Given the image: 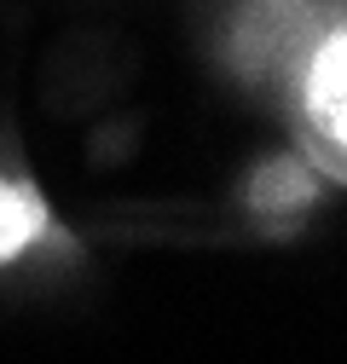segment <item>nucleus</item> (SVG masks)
<instances>
[{"label": "nucleus", "instance_id": "1", "mask_svg": "<svg viewBox=\"0 0 347 364\" xmlns=\"http://www.w3.org/2000/svg\"><path fill=\"white\" fill-rule=\"evenodd\" d=\"M272 99L289 139L313 156V168L336 191H347V0H336L295 47Z\"/></svg>", "mask_w": 347, "mask_h": 364}, {"label": "nucleus", "instance_id": "2", "mask_svg": "<svg viewBox=\"0 0 347 364\" xmlns=\"http://www.w3.org/2000/svg\"><path fill=\"white\" fill-rule=\"evenodd\" d=\"M330 179L313 168V156L295 139L260 151L255 162H243L237 186H232V214L249 225L255 237H295L319 220V208L330 203Z\"/></svg>", "mask_w": 347, "mask_h": 364}, {"label": "nucleus", "instance_id": "3", "mask_svg": "<svg viewBox=\"0 0 347 364\" xmlns=\"http://www.w3.org/2000/svg\"><path fill=\"white\" fill-rule=\"evenodd\" d=\"M87 249L53 214V197L23 162V145L0 133V278H18L29 266H81Z\"/></svg>", "mask_w": 347, "mask_h": 364}, {"label": "nucleus", "instance_id": "4", "mask_svg": "<svg viewBox=\"0 0 347 364\" xmlns=\"http://www.w3.org/2000/svg\"><path fill=\"white\" fill-rule=\"evenodd\" d=\"M336 0H226L214 53L237 81H255L272 93L284 64L295 58V47L313 35V23Z\"/></svg>", "mask_w": 347, "mask_h": 364}]
</instances>
